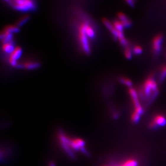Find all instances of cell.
Returning <instances> with one entry per match:
<instances>
[{"label": "cell", "mask_w": 166, "mask_h": 166, "mask_svg": "<svg viewBox=\"0 0 166 166\" xmlns=\"http://www.w3.org/2000/svg\"><path fill=\"white\" fill-rule=\"evenodd\" d=\"M58 138L65 151L71 157H74V152L80 151L87 154L86 149L84 148L85 142L80 138H70L65 134L60 132Z\"/></svg>", "instance_id": "6da1fadb"}, {"label": "cell", "mask_w": 166, "mask_h": 166, "mask_svg": "<svg viewBox=\"0 0 166 166\" xmlns=\"http://www.w3.org/2000/svg\"><path fill=\"white\" fill-rule=\"evenodd\" d=\"M8 2L13 9L22 12H31L36 8L35 2L30 0H14Z\"/></svg>", "instance_id": "7a4b0ae2"}, {"label": "cell", "mask_w": 166, "mask_h": 166, "mask_svg": "<svg viewBox=\"0 0 166 166\" xmlns=\"http://www.w3.org/2000/svg\"><path fill=\"white\" fill-rule=\"evenodd\" d=\"M78 37L83 52L87 54H89L90 53V48L88 40L89 38L85 30V21L81 23L79 27Z\"/></svg>", "instance_id": "3957f363"}, {"label": "cell", "mask_w": 166, "mask_h": 166, "mask_svg": "<svg viewBox=\"0 0 166 166\" xmlns=\"http://www.w3.org/2000/svg\"><path fill=\"white\" fill-rule=\"evenodd\" d=\"M157 83L154 81L153 77H148L144 83L143 92L146 97H149L152 92L157 91Z\"/></svg>", "instance_id": "277c9868"}, {"label": "cell", "mask_w": 166, "mask_h": 166, "mask_svg": "<svg viewBox=\"0 0 166 166\" xmlns=\"http://www.w3.org/2000/svg\"><path fill=\"white\" fill-rule=\"evenodd\" d=\"M128 92L130 94L131 97L132 98V100L134 103V111L141 115L143 113L144 110L142 109V106L141 105L140 103L139 100L138 98V95L136 89H134L133 88H131L128 89Z\"/></svg>", "instance_id": "5b68a950"}, {"label": "cell", "mask_w": 166, "mask_h": 166, "mask_svg": "<svg viewBox=\"0 0 166 166\" xmlns=\"http://www.w3.org/2000/svg\"><path fill=\"white\" fill-rule=\"evenodd\" d=\"M22 54V50L20 47H16L9 55V62L12 67L21 68V64H19L17 60L21 57Z\"/></svg>", "instance_id": "8992f818"}, {"label": "cell", "mask_w": 166, "mask_h": 166, "mask_svg": "<svg viewBox=\"0 0 166 166\" xmlns=\"http://www.w3.org/2000/svg\"><path fill=\"white\" fill-rule=\"evenodd\" d=\"M166 125V117L162 114H157L152 119L149 124V126L151 129H156L162 127Z\"/></svg>", "instance_id": "52a82bcc"}, {"label": "cell", "mask_w": 166, "mask_h": 166, "mask_svg": "<svg viewBox=\"0 0 166 166\" xmlns=\"http://www.w3.org/2000/svg\"><path fill=\"white\" fill-rule=\"evenodd\" d=\"M163 36L162 34H159L154 37L152 40V47L153 50L155 54H159L162 46V43L163 42Z\"/></svg>", "instance_id": "ba28073f"}, {"label": "cell", "mask_w": 166, "mask_h": 166, "mask_svg": "<svg viewBox=\"0 0 166 166\" xmlns=\"http://www.w3.org/2000/svg\"><path fill=\"white\" fill-rule=\"evenodd\" d=\"M118 17L119 20L122 22V24L125 28H129L132 26V22L128 16L123 12H119L118 14Z\"/></svg>", "instance_id": "9c48e42d"}, {"label": "cell", "mask_w": 166, "mask_h": 166, "mask_svg": "<svg viewBox=\"0 0 166 166\" xmlns=\"http://www.w3.org/2000/svg\"><path fill=\"white\" fill-rule=\"evenodd\" d=\"M103 23L107 27L108 30L110 31L111 33H112L113 36L115 37L116 38H117L118 36V31L116 30V29L114 27L113 24H112L109 20H108L107 18H104L102 20Z\"/></svg>", "instance_id": "30bf717a"}, {"label": "cell", "mask_w": 166, "mask_h": 166, "mask_svg": "<svg viewBox=\"0 0 166 166\" xmlns=\"http://www.w3.org/2000/svg\"><path fill=\"white\" fill-rule=\"evenodd\" d=\"M21 68H24L27 69H35L40 67V64L39 62L33 61H27L21 64Z\"/></svg>", "instance_id": "8fae6325"}, {"label": "cell", "mask_w": 166, "mask_h": 166, "mask_svg": "<svg viewBox=\"0 0 166 166\" xmlns=\"http://www.w3.org/2000/svg\"><path fill=\"white\" fill-rule=\"evenodd\" d=\"M85 30L89 38L93 39L95 37V32L94 28L86 21H85Z\"/></svg>", "instance_id": "7c38bea8"}, {"label": "cell", "mask_w": 166, "mask_h": 166, "mask_svg": "<svg viewBox=\"0 0 166 166\" xmlns=\"http://www.w3.org/2000/svg\"><path fill=\"white\" fill-rule=\"evenodd\" d=\"M15 48L12 43L3 44L2 46V50H3V52L6 53H9V54L12 52Z\"/></svg>", "instance_id": "4fadbf2b"}, {"label": "cell", "mask_w": 166, "mask_h": 166, "mask_svg": "<svg viewBox=\"0 0 166 166\" xmlns=\"http://www.w3.org/2000/svg\"><path fill=\"white\" fill-rule=\"evenodd\" d=\"M138 163L134 159H129L125 161L124 162L121 163L120 165L117 166H138Z\"/></svg>", "instance_id": "5bb4252c"}, {"label": "cell", "mask_w": 166, "mask_h": 166, "mask_svg": "<svg viewBox=\"0 0 166 166\" xmlns=\"http://www.w3.org/2000/svg\"><path fill=\"white\" fill-rule=\"evenodd\" d=\"M29 19H30V16L29 15H24L23 16L21 17V18L18 19L16 23V25L18 27H21L23 25H24L25 23H26L29 20Z\"/></svg>", "instance_id": "9a60e30c"}, {"label": "cell", "mask_w": 166, "mask_h": 166, "mask_svg": "<svg viewBox=\"0 0 166 166\" xmlns=\"http://www.w3.org/2000/svg\"><path fill=\"white\" fill-rule=\"evenodd\" d=\"M3 31L14 34L15 33L18 32L19 31V29L16 25H8L4 27Z\"/></svg>", "instance_id": "2e32d148"}, {"label": "cell", "mask_w": 166, "mask_h": 166, "mask_svg": "<svg viewBox=\"0 0 166 166\" xmlns=\"http://www.w3.org/2000/svg\"><path fill=\"white\" fill-rule=\"evenodd\" d=\"M119 82L122 83L123 84L129 87L130 88H132V87L133 86V83H132V81L130 80L129 79L126 78V77H121L119 79Z\"/></svg>", "instance_id": "e0dca14e"}, {"label": "cell", "mask_w": 166, "mask_h": 166, "mask_svg": "<svg viewBox=\"0 0 166 166\" xmlns=\"http://www.w3.org/2000/svg\"><path fill=\"white\" fill-rule=\"evenodd\" d=\"M113 25L116 30L119 32H123L124 27L122 23V22L119 20H116L113 23Z\"/></svg>", "instance_id": "ac0fdd59"}, {"label": "cell", "mask_w": 166, "mask_h": 166, "mask_svg": "<svg viewBox=\"0 0 166 166\" xmlns=\"http://www.w3.org/2000/svg\"><path fill=\"white\" fill-rule=\"evenodd\" d=\"M140 116L141 115L140 114L134 111L132 113L131 116V121L133 122L134 123H137L140 119Z\"/></svg>", "instance_id": "d6986e66"}, {"label": "cell", "mask_w": 166, "mask_h": 166, "mask_svg": "<svg viewBox=\"0 0 166 166\" xmlns=\"http://www.w3.org/2000/svg\"><path fill=\"white\" fill-rule=\"evenodd\" d=\"M125 56L126 59L130 60L132 58V51L131 50L130 48L127 47L125 48L124 50Z\"/></svg>", "instance_id": "ffe728a7"}, {"label": "cell", "mask_w": 166, "mask_h": 166, "mask_svg": "<svg viewBox=\"0 0 166 166\" xmlns=\"http://www.w3.org/2000/svg\"><path fill=\"white\" fill-rule=\"evenodd\" d=\"M166 77V66H163L161 69V73L160 75V81H163Z\"/></svg>", "instance_id": "44dd1931"}, {"label": "cell", "mask_w": 166, "mask_h": 166, "mask_svg": "<svg viewBox=\"0 0 166 166\" xmlns=\"http://www.w3.org/2000/svg\"><path fill=\"white\" fill-rule=\"evenodd\" d=\"M132 51H133L134 53L136 54V55L140 54L142 52V48L139 45H136V46H134Z\"/></svg>", "instance_id": "7402d4cb"}, {"label": "cell", "mask_w": 166, "mask_h": 166, "mask_svg": "<svg viewBox=\"0 0 166 166\" xmlns=\"http://www.w3.org/2000/svg\"><path fill=\"white\" fill-rule=\"evenodd\" d=\"M126 2L128 3V4L130 6H131V7H134V1H131V0H128V1H127Z\"/></svg>", "instance_id": "603a6c76"}]
</instances>
